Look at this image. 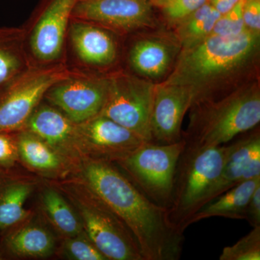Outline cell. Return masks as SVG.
Listing matches in <instances>:
<instances>
[{
  "label": "cell",
  "instance_id": "6da1fadb",
  "mask_svg": "<svg viewBox=\"0 0 260 260\" xmlns=\"http://www.w3.org/2000/svg\"><path fill=\"white\" fill-rule=\"evenodd\" d=\"M77 167L78 179L125 224L144 260L181 257L184 234L169 223L166 208L149 200L113 162L84 158Z\"/></svg>",
  "mask_w": 260,
  "mask_h": 260
},
{
  "label": "cell",
  "instance_id": "44dd1931",
  "mask_svg": "<svg viewBox=\"0 0 260 260\" xmlns=\"http://www.w3.org/2000/svg\"><path fill=\"white\" fill-rule=\"evenodd\" d=\"M0 185V231L17 225L27 218L25 203L34 189L32 181L8 180Z\"/></svg>",
  "mask_w": 260,
  "mask_h": 260
},
{
  "label": "cell",
  "instance_id": "d6a6232c",
  "mask_svg": "<svg viewBox=\"0 0 260 260\" xmlns=\"http://www.w3.org/2000/svg\"><path fill=\"white\" fill-rule=\"evenodd\" d=\"M208 1L211 2L213 1V0H208Z\"/></svg>",
  "mask_w": 260,
  "mask_h": 260
},
{
  "label": "cell",
  "instance_id": "5bb4252c",
  "mask_svg": "<svg viewBox=\"0 0 260 260\" xmlns=\"http://www.w3.org/2000/svg\"><path fill=\"white\" fill-rule=\"evenodd\" d=\"M23 129L44 140L73 167H78L83 160L78 144L76 123L56 108L39 105Z\"/></svg>",
  "mask_w": 260,
  "mask_h": 260
},
{
  "label": "cell",
  "instance_id": "f546056e",
  "mask_svg": "<svg viewBox=\"0 0 260 260\" xmlns=\"http://www.w3.org/2000/svg\"><path fill=\"white\" fill-rule=\"evenodd\" d=\"M243 18L246 29L260 32V0H244Z\"/></svg>",
  "mask_w": 260,
  "mask_h": 260
},
{
  "label": "cell",
  "instance_id": "d4e9b609",
  "mask_svg": "<svg viewBox=\"0 0 260 260\" xmlns=\"http://www.w3.org/2000/svg\"><path fill=\"white\" fill-rule=\"evenodd\" d=\"M219 259L259 260L260 226L253 228L237 243L224 247Z\"/></svg>",
  "mask_w": 260,
  "mask_h": 260
},
{
  "label": "cell",
  "instance_id": "f1b7e54d",
  "mask_svg": "<svg viewBox=\"0 0 260 260\" xmlns=\"http://www.w3.org/2000/svg\"><path fill=\"white\" fill-rule=\"evenodd\" d=\"M18 157L16 137L12 133H0V165H12Z\"/></svg>",
  "mask_w": 260,
  "mask_h": 260
},
{
  "label": "cell",
  "instance_id": "484cf974",
  "mask_svg": "<svg viewBox=\"0 0 260 260\" xmlns=\"http://www.w3.org/2000/svg\"><path fill=\"white\" fill-rule=\"evenodd\" d=\"M207 2L208 0H152L169 23L178 25Z\"/></svg>",
  "mask_w": 260,
  "mask_h": 260
},
{
  "label": "cell",
  "instance_id": "603a6c76",
  "mask_svg": "<svg viewBox=\"0 0 260 260\" xmlns=\"http://www.w3.org/2000/svg\"><path fill=\"white\" fill-rule=\"evenodd\" d=\"M52 235L39 225H28L20 228L10 236L8 246L18 256L42 257L50 255L54 251Z\"/></svg>",
  "mask_w": 260,
  "mask_h": 260
},
{
  "label": "cell",
  "instance_id": "9a60e30c",
  "mask_svg": "<svg viewBox=\"0 0 260 260\" xmlns=\"http://www.w3.org/2000/svg\"><path fill=\"white\" fill-rule=\"evenodd\" d=\"M258 177H260L259 129L232 143L223 169L205 194L202 207L239 183Z\"/></svg>",
  "mask_w": 260,
  "mask_h": 260
},
{
  "label": "cell",
  "instance_id": "83f0119b",
  "mask_svg": "<svg viewBox=\"0 0 260 260\" xmlns=\"http://www.w3.org/2000/svg\"><path fill=\"white\" fill-rule=\"evenodd\" d=\"M244 3V0H240L232 10L220 15L211 34L220 37H235L248 30L243 18Z\"/></svg>",
  "mask_w": 260,
  "mask_h": 260
},
{
  "label": "cell",
  "instance_id": "4dcf8cb0",
  "mask_svg": "<svg viewBox=\"0 0 260 260\" xmlns=\"http://www.w3.org/2000/svg\"><path fill=\"white\" fill-rule=\"evenodd\" d=\"M245 220L252 228L260 226V186L254 190L249 200Z\"/></svg>",
  "mask_w": 260,
  "mask_h": 260
},
{
  "label": "cell",
  "instance_id": "52a82bcc",
  "mask_svg": "<svg viewBox=\"0 0 260 260\" xmlns=\"http://www.w3.org/2000/svg\"><path fill=\"white\" fill-rule=\"evenodd\" d=\"M76 72L62 61L30 65L0 93V133L23 130L48 90Z\"/></svg>",
  "mask_w": 260,
  "mask_h": 260
},
{
  "label": "cell",
  "instance_id": "7c38bea8",
  "mask_svg": "<svg viewBox=\"0 0 260 260\" xmlns=\"http://www.w3.org/2000/svg\"><path fill=\"white\" fill-rule=\"evenodd\" d=\"M78 0H47L28 37L37 64L59 62L64 52L73 8Z\"/></svg>",
  "mask_w": 260,
  "mask_h": 260
},
{
  "label": "cell",
  "instance_id": "4fadbf2b",
  "mask_svg": "<svg viewBox=\"0 0 260 260\" xmlns=\"http://www.w3.org/2000/svg\"><path fill=\"white\" fill-rule=\"evenodd\" d=\"M191 106L188 89L179 85L155 84L150 121L152 143L171 144L182 140L181 124Z\"/></svg>",
  "mask_w": 260,
  "mask_h": 260
},
{
  "label": "cell",
  "instance_id": "5b68a950",
  "mask_svg": "<svg viewBox=\"0 0 260 260\" xmlns=\"http://www.w3.org/2000/svg\"><path fill=\"white\" fill-rule=\"evenodd\" d=\"M57 187L76 210L84 232L108 260H144L125 224L78 178Z\"/></svg>",
  "mask_w": 260,
  "mask_h": 260
},
{
  "label": "cell",
  "instance_id": "836d02e7",
  "mask_svg": "<svg viewBox=\"0 0 260 260\" xmlns=\"http://www.w3.org/2000/svg\"><path fill=\"white\" fill-rule=\"evenodd\" d=\"M151 1H152V0H151Z\"/></svg>",
  "mask_w": 260,
  "mask_h": 260
},
{
  "label": "cell",
  "instance_id": "8fae6325",
  "mask_svg": "<svg viewBox=\"0 0 260 260\" xmlns=\"http://www.w3.org/2000/svg\"><path fill=\"white\" fill-rule=\"evenodd\" d=\"M77 135L83 159L113 164L126 158L146 142L124 126L100 114L77 124Z\"/></svg>",
  "mask_w": 260,
  "mask_h": 260
},
{
  "label": "cell",
  "instance_id": "d6986e66",
  "mask_svg": "<svg viewBox=\"0 0 260 260\" xmlns=\"http://www.w3.org/2000/svg\"><path fill=\"white\" fill-rule=\"evenodd\" d=\"M259 186L260 177L239 183L202 207L191 217L188 225L212 217L245 220L248 203Z\"/></svg>",
  "mask_w": 260,
  "mask_h": 260
},
{
  "label": "cell",
  "instance_id": "8992f818",
  "mask_svg": "<svg viewBox=\"0 0 260 260\" xmlns=\"http://www.w3.org/2000/svg\"><path fill=\"white\" fill-rule=\"evenodd\" d=\"M185 145L184 139L171 144L145 142L115 164L149 200L167 210L172 203L178 161Z\"/></svg>",
  "mask_w": 260,
  "mask_h": 260
},
{
  "label": "cell",
  "instance_id": "2e32d148",
  "mask_svg": "<svg viewBox=\"0 0 260 260\" xmlns=\"http://www.w3.org/2000/svg\"><path fill=\"white\" fill-rule=\"evenodd\" d=\"M68 34L75 54L84 64L105 67L115 61L117 47L109 30L87 22L71 20Z\"/></svg>",
  "mask_w": 260,
  "mask_h": 260
},
{
  "label": "cell",
  "instance_id": "30bf717a",
  "mask_svg": "<svg viewBox=\"0 0 260 260\" xmlns=\"http://www.w3.org/2000/svg\"><path fill=\"white\" fill-rule=\"evenodd\" d=\"M153 6L151 0H78L71 20L124 34L154 26Z\"/></svg>",
  "mask_w": 260,
  "mask_h": 260
},
{
  "label": "cell",
  "instance_id": "277c9868",
  "mask_svg": "<svg viewBox=\"0 0 260 260\" xmlns=\"http://www.w3.org/2000/svg\"><path fill=\"white\" fill-rule=\"evenodd\" d=\"M232 149V144L188 148L181 153L178 161L172 203L167 210L169 223L184 234L194 214L201 208L208 189L218 179Z\"/></svg>",
  "mask_w": 260,
  "mask_h": 260
},
{
  "label": "cell",
  "instance_id": "7a4b0ae2",
  "mask_svg": "<svg viewBox=\"0 0 260 260\" xmlns=\"http://www.w3.org/2000/svg\"><path fill=\"white\" fill-rule=\"evenodd\" d=\"M259 46L260 32L249 30L235 37L210 34L183 48L174 69L162 83L188 89L191 106L217 99L239 86L234 83L252 69Z\"/></svg>",
  "mask_w": 260,
  "mask_h": 260
},
{
  "label": "cell",
  "instance_id": "7402d4cb",
  "mask_svg": "<svg viewBox=\"0 0 260 260\" xmlns=\"http://www.w3.org/2000/svg\"><path fill=\"white\" fill-rule=\"evenodd\" d=\"M44 211L54 227L67 238L83 232L79 217L60 191L48 188L42 194Z\"/></svg>",
  "mask_w": 260,
  "mask_h": 260
},
{
  "label": "cell",
  "instance_id": "e0dca14e",
  "mask_svg": "<svg viewBox=\"0 0 260 260\" xmlns=\"http://www.w3.org/2000/svg\"><path fill=\"white\" fill-rule=\"evenodd\" d=\"M16 140L18 157L36 172L56 177L73 167L44 140L27 130L20 131Z\"/></svg>",
  "mask_w": 260,
  "mask_h": 260
},
{
  "label": "cell",
  "instance_id": "9c48e42d",
  "mask_svg": "<svg viewBox=\"0 0 260 260\" xmlns=\"http://www.w3.org/2000/svg\"><path fill=\"white\" fill-rule=\"evenodd\" d=\"M107 75L98 76L78 71L55 84L46 99L70 120L80 124L100 114L107 98Z\"/></svg>",
  "mask_w": 260,
  "mask_h": 260
},
{
  "label": "cell",
  "instance_id": "ba28073f",
  "mask_svg": "<svg viewBox=\"0 0 260 260\" xmlns=\"http://www.w3.org/2000/svg\"><path fill=\"white\" fill-rule=\"evenodd\" d=\"M107 95L100 115L124 126L145 141L151 142L155 84L122 71L107 75Z\"/></svg>",
  "mask_w": 260,
  "mask_h": 260
},
{
  "label": "cell",
  "instance_id": "1f68e13d",
  "mask_svg": "<svg viewBox=\"0 0 260 260\" xmlns=\"http://www.w3.org/2000/svg\"><path fill=\"white\" fill-rule=\"evenodd\" d=\"M239 1L240 0H213L210 3L220 15H223L232 10Z\"/></svg>",
  "mask_w": 260,
  "mask_h": 260
},
{
  "label": "cell",
  "instance_id": "3957f363",
  "mask_svg": "<svg viewBox=\"0 0 260 260\" xmlns=\"http://www.w3.org/2000/svg\"><path fill=\"white\" fill-rule=\"evenodd\" d=\"M189 109V126L182 133L186 147L223 145L259 124V84H242L222 96L198 103Z\"/></svg>",
  "mask_w": 260,
  "mask_h": 260
},
{
  "label": "cell",
  "instance_id": "cb8c5ba5",
  "mask_svg": "<svg viewBox=\"0 0 260 260\" xmlns=\"http://www.w3.org/2000/svg\"><path fill=\"white\" fill-rule=\"evenodd\" d=\"M220 15L208 1L179 23L177 36L182 47H189L210 36Z\"/></svg>",
  "mask_w": 260,
  "mask_h": 260
},
{
  "label": "cell",
  "instance_id": "ac0fdd59",
  "mask_svg": "<svg viewBox=\"0 0 260 260\" xmlns=\"http://www.w3.org/2000/svg\"><path fill=\"white\" fill-rule=\"evenodd\" d=\"M27 30L0 27V93L32 64L25 50Z\"/></svg>",
  "mask_w": 260,
  "mask_h": 260
},
{
  "label": "cell",
  "instance_id": "4316f807",
  "mask_svg": "<svg viewBox=\"0 0 260 260\" xmlns=\"http://www.w3.org/2000/svg\"><path fill=\"white\" fill-rule=\"evenodd\" d=\"M64 251L71 259L108 260L85 232L75 237L68 238L64 244Z\"/></svg>",
  "mask_w": 260,
  "mask_h": 260
},
{
  "label": "cell",
  "instance_id": "ffe728a7",
  "mask_svg": "<svg viewBox=\"0 0 260 260\" xmlns=\"http://www.w3.org/2000/svg\"><path fill=\"white\" fill-rule=\"evenodd\" d=\"M174 56L172 47L158 39H144L133 44L129 54L132 68L144 78L156 80L167 73Z\"/></svg>",
  "mask_w": 260,
  "mask_h": 260
}]
</instances>
